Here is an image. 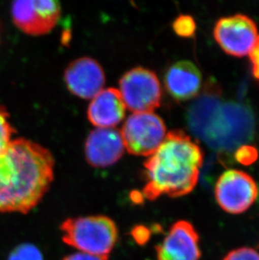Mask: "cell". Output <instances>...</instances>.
Returning a JSON list of instances; mask_svg holds the SVG:
<instances>
[{
    "instance_id": "1",
    "label": "cell",
    "mask_w": 259,
    "mask_h": 260,
    "mask_svg": "<svg viewBox=\"0 0 259 260\" xmlns=\"http://www.w3.org/2000/svg\"><path fill=\"white\" fill-rule=\"evenodd\" d=\"M52 152L18 138L0 154V212L27 214L41 202L54 179Z\"/></svg>"
},
{
    "instance_id": "2",
    "label": "cell",
    "mask_w": 259,
    "mask_h": 260,
    "mask_svg": "<svg viewBox=\"0 0 259 260\" xmlns=\"http://www.w3.org/2000/svg\"><path fill=\"white\" fill-rule=\"evenodd\" d=\"M202 165L200 146L181 131L169 132L144 162L142 197L154 201L161 196L177 198L189 194L197 184Z\"/></svg>"
},
{
    "instance_id": "3",
    "label": "cell",
    "mask_w": 259,
    "mask_h": 260,
    "mask_svg": "<svg viewBox=\"0 0 259 260\" xmlns=\"http://www.w3.org/2000/svg\"><path fill=\"white\" fill-rule=\"evenodd\" d=\"M61 231L64 243L91 255L108 257L117 242L116 224L105 216L68 218Z\"/></svg>"
},
{
    "instance_id": "4",
    "label": "cell",
    "mask_w": 259,
    "mask_h": 260,
    "mask_svg": "<svg viewBox=\"0 0 259 260\" xmlns=\"http://www.w3.org/2000/svg\"><path fill=\"white\" fill-rule=\"evenodd\" d=\"M125 149L136 156L150 157L166 137V125L154 112L133 113L120 131Z\"/></svg>"
},
{
    "instance_id": "5",
    "label": "cell",
    "mask_w": 259,
    "mask_h": 260,
    "mask_svg": "<svg viewBox=\"0 0 259 260\" xmlns=\"http://www.w3.org/2000/svg\"><path fill=\"white\" fill-rule=\"evenodd\" d=\"M125 107L133 113L153 112L161 104V88L154 72L134 68L126 72L119 82Z\"/></svg>"
},
{
    "instance_id": "6",
    "label": "cell",
    "mask_w": 259,
    "mask_h": 260,
    "mask_svg": "<svg viewBox=\"0 0 259 260\" xmlns=\"http://www.w3.org/2000/svg\"><path fill=\"white\" fill-rule=\"evenodd\" d=\"M215 196L223 211L238 215L247 211L257 201L258 187L249 174L230 170L219 177L215 184Z\"/></svg>"
},
{
    "instance_id": "7",
    "label": "cell",
    "mask_w": 259,
    "mask_h": 260,
    "mask_svg": "<svg viewBox=\"0 0 259 260\" xmlns=\"http://www.w3.org/2000/svg\"><path fill=\"white\" fill-rule=\"evenodd\" d=\"M11 15L15 25L25 34L42 36L58 22L61 5L53 0L15 1L11 5Z\"/></svg>"
},
{
    "instance_id": "8",
    "label": "cell",
    "mask_w": 259,
    "mask_h": 260,
    "mask_svg": "<svg viewBox=\"0 0 259 260\" xmlns=\"http://www.w3.org/2000/svg\"><path fill=\"white\" fill-rule=\"evenodd\" d=\"M214 37L228 54L243 57L252 51L258 33L257 25L251 18L237 14L218 20L214 28Z\"/></svg>"
},
{
    "instance_id": "9",
    "label": "cell",
    "mask_w": 259,
    "mask_h": 260,
    "mask_svg": "<svg viewBox=\"0 0 259 260\" xmlns=\"http://www.w3.org/2000/svg\"><path fill=\"white\" fill-rule=\"evenodd\" d=\"M157 260H199L201 257L200 236L187 221L175 222L156 247Z\"/></svg>"
},
{
    "instance_id": "10",
    "label": "cell",
    "mask_w": 259,
    "mask_h": 260,
    "mask_svg": "<svg viewBox=\"0 0 259 260\" xmlns=\"http://www.w3.org/2000/svg\"><path fill=\"white\" fill-rule=\"evenodd\" d=\"M64 80L69 90L79 98L93 99L105 84V72L101 64L91 57L76 59L64 72Z\"/></svg>"
},
{
    "instance_id": "11",
    "label": "cell",
    "mask_w": 259,
    "mask_h": 260,
    "mask_svg": "<svg viewBox=\"0 0 259 260\" xmlns=\"http://www.w3.org/2000/svg\"><path fill=\"white\" fill-rule=\"evenodd\" d=\"M125 150L120 132L115 128H96L89 133L84 147L86 160L94 168L115 165Z\"/></svg>"
},
{
    "instance_id": "12",
    "label": "cell",
    "mask_w": 259,
    "mask_h": 260,
    "mask_svg": "<svg viewBox=\"0 0 259 260\" xmlns=\"http://www.w3.org/2000/svg\"><path fill=\"white\" fill-rule=\"evenodd\" d=\"M125 103L117 88L101 90L91 101L88 119L97 128H114L125 117Z\"/></svg>"
},
{
    "instance_id": "13",
    "label": "cell",
    "mask_w": 259,
    "mask_h": 260,
    "mask_svg": "<svg viewBox=\"0 0 259 260\" xmlns=\"http://www.w3.org/2000/svg\"><path fill=\"white\" fill-rule=\"evenodd\" d=\"M201 74L190 61H179L167 71L164 83L169 94L178 101L193 98L201 89Z\"/></svg>"
},
{
    "instance_id": "14",
    "label": "cell",
    "mask_w": 259,
    "mask_h": 260,
    "mask_svg": "<svg viewBox=\"0 0 259 260\" xmlns=\"http://www.w3.org/2000/svg\"><path fill=\"white\" fill-rule=\"evenodd\" d=\"M8 260H44V257L37 246L22 243L10 252Z\"/></svg>"
},
{
    "instance_id": "15",
    "label": "cell",
    "mask_w": 259,
    "mask_h": 260,
    "mask_svg": "<svg viewBox=\"0 0 259 260\" xmlns=\"http://www.w3.org/2000/svg\"><path fill=\"white\" fill-rule=\"evenodd\" d=\"M15 129L9 120V114L0 106V154L5 152L12 141Z\"/></svg>"
},
{
    "instance_id": "16",
    "label": "cell",
    "mask_w": 259,
    "mask_h": 260,
    "mask_svg": "<svg viewBox=\"0 0 259 260\" xmlns=\"http://www.w3.org/2000/svg\"><path fill=\"white\" fill-rule=\"evenodd\" d=\"M174 31L180 37H190L196 29V21L190 15H180L173 24Z\"/></svg>"
},
{
    "instance_id": "17",
    "label": "cell",
    "mask_w": 259,
    "mask_h": 260,
    "mask_svg": "<svg viewBox=\"0 0 259 260\" xmlns=\"http://www.w3.org/2000/svg\"><path fill=\"white\" fill-rule=\"evenodd\" d=\"M223 260H259V253L253 248H240L231 251Z\"/></svg>"
},
{
    "instance_id": "18",
    "label": "cell",
    "mask_w": 259,
    "mask_h": 260,
    "mask_svg": "<svg viewBox=\"0 0 259 260\" xmlns=\"http://www.w3.org/2000/svg\"><path fill=\"white\" fill-rule=\"evenodd\" d=\"M236 158L242 165H249L254 162L257 158V151L251 146H243L237 150Z\"/></svg>"
},
{
    "instance_id": "19",
    "label": "cell",
    "mask_w": 259,
    "mask_h": 260,
    "mask_svg": "<svg viewBox=\"0 0 259 260\" xmlns=\"http://www.w3.org/2000/svg\"><path fill=\"white\" fill-rule=\"evenodd\" d=\"M132 236L136 243L140 245H144L150 240L151 231L147 226L143 225H138L132 229Z\"/></svg>"
},
{
    "instance_id": "20",
    "label": "cell",
    "mask_w": 259,
    "mask_h": 260,
    "mask_svg": "<svg viewBox=\"0 0 259 260\" xmlns=\"http://www.w3.org/2000/svg\"><path fill=\"white\" fill-rule=\"evenodd\" d=\"M249 57L252 63V74L259 81V35L256 44L249 53Z\"/></svg>"
},
{
    "instance_id": "21",
    "label": "cell",
    "mask_w": 259,
    "mask_h": 260,
    "mask_svg": "<svg viewBox=\"0 0 259 260\" xmlns=\"http://www.w3.org/2000/svg\"><path fill=\"white\" fill-rule=\"evenodd\" d=\"M62 260H109L108 257H100V256L91 255L88 253H76L68 255Z\"/></svg>"
},
{
    "instance_id": "22",
    "label": "cell",
    "mask_w": 259,
    "mask_h": 260,
    "mask_svg": "<svg viewBox=\"0 0 259 260\" xmlns=\"http://www.w3.org/2000/svg\"><path fill=\"white\" fill-rule=\"evenodd\" d=\"M258 248H259V243H258Z\"/></svg>"
}]
</instances>
